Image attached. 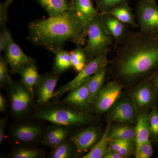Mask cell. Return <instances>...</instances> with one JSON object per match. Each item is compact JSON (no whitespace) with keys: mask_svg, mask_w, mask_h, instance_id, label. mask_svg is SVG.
Here are the masks:
<instances>
[{"mask_svg":"<svg viewBox=\"0 0 158 158\" xmlns=\"http://www.w3.org/2000/svg\"><path fill=\"white\" fill-rule=\"evenodd\" d=\"M104 158H124L117 152L108 148Z\"/></svg>","mask_w":158,"mask_h":158,"instance_id":"obj_38","label":"cell"},{"mask_svg":"<svg viewBox=\"0 0 158 158\" xmlns=\"http://www.w3.org/2000/svg\"><path fill=\"white\" fill-rule=\"evenodd\" d=\"M19 74L22 83L31 93L35 95L34 88L41 76L38 73L35 62L30 63L23 68L19 72Z\"/></svg>","mask_w":158,"mask_h":158,"instance_id":"obj_19","label":"cell"},{"mask_svg":"<svg viewBox=\"0 0 158 158\" xmlns=\"http://www.w3.org/2000/svg\"><path fill=\"white\" fill-rule=\"evenodd\" d=\"M88 80L76 89L69 91L66 97L60 101V102L85 112L92 111L88 88Z\"/></svg>","mask_w":158,"mask_h":158,"instance_id":"obj_15","label":"cell"},{"mask_svg":"<svg viewBox=\"0 0 158 158\" xmlns=\"http://www.w3.org/2000/svg\"><path fill=\"white\" fill-rule=\"evenodd\" d=\"M108 66L113 80L129 90L148 81L158 71V39L130 31Z\"/></svg>","mask_w":158,"mask_h":158,"instance_id":"obj_1","label":"cell"},{"mask_svg":"<svg viewBox=\"0 0 158 158\" xmlns=\"http://www.w3.org/2000/svg\"><path fill=\"white\" fill-rule=\"evenodd\" d=\"M6 58L12 74H19L23 68L34 62V59L27 56L11 37L6 51Z\"/></svg>","mask_w":158,"mask_h":158,"instance_id":"obj_14","label":"cell"},{"mask_svg":"<svg viewBox=\"0 0 158 158\" xmlns=\"http://www.w3.org/2000/svg\"><path fill=\"white\" fill-rule=\"evenodd\" d=\"M9 64L6 58L1 57L0 58V86L1 88L8 86L10 76V69Z\"/></svg>","mask_w":158,"mask_h":158,"instance_id":"obj_32","label":"cell"},{"mask_svg":"<svg viewBox=\"0 0 158 158\" xmlns=\"http://www.w3.org/2000/svg\"><path fill=\"white\" fill-rule=\"evenodd\" d=\"M70 128L71 127L64 126L52 124L48 128L45 132L44 134L41 139V143H43L46 141L56 138L57 136L64 132Z\"/></svg>","mask_w":158,"mask_h":158,"instance_id":"obj_31","label":"cell"},{"mask_svg":"<svg viewBox=\"0 0 158 158\" xmlns=\"http://www.w3.org/2000/svg\"><path fill=\"white\" fill-rule=\"evenodd\" d=\"M8 98L11 114L16 118H22L30 113L35 95L31 93L21 81L11 77L8 82Z\"/></svg>","mask_w":158,"mask_h":158,"instance_id":"obj_5","label":"cell"},{"mask_svg":"<svg viewBox=\"0 0 158 158\" xmlns=\"http://www.w3.org/2000/svg\"><path fill=\"white\" fill-rule=\"evenodd\" d=\"M13 1H14V0H6V2H5L4 3H5L8 7H9V6H10V5H11V3H12Z\"/></svg>","mask_w":158,"mask_h":158,"instance_id":"obj_41","label":"cell"},{"mask_svg":"<svg viewBox=\"0 0 158 158\" xmlns=\"http://www.w3.org/2000/svg\"><path fill=\"white\" fill-rule=\"evenodd\" d=\"M78 156L76 147L69 138L52 149L50 158H73Z\"/></svg>","mask_w":158,"mask_h":158,"instance_id":"obj_25","label":"cell"},{"mask_svg":"<svg viewBox=\"0 0 158 158\" xmlns=\"http://www.w3.org/2000/svg\"><path fill=\"white\" fill-rule=\"evenodd\" d=\"M71 135V128L66 130L65 132L57 136L56 138L51 139L48 141H45L41 143L42 145L47 146L53 149L57 146L64 142L65 140L69 138Z\"/></svg>","mask_w":158,"mask_h":158,"instance_id":"obj_34","label":"cell"},{"mask_svg":"<svg viewBox=\"0 0 158 158\" xmlns=\"http://www.w3.org/2000/svg\"><path fill=\"white\" fill-rule=\"evenodd\" d=\"M76 48L70 52L73 66L74 70L79 73L88 62V58L82 46L76 45Z\"/></svg>","mask_w":158,"mask_h":158,"instance_id":"obj_28","label":"cell"},{"mask_svg":"<svg viewBox=\"0 0 158 158\" xmlns=\"http://www.w3.org/2000/svg\"><path fill=\"white\" fill-rule=\"evenodd\" d=\"M135 16L140 31L152 36L158 34V6L156 0H138Z\"/></svg>","mask_w":158,"mask_h":158,"instance_id":"obj_8","label":"cell"},{"mask_svg":"<svg viewBox=\"0 0 158 158\" xmlns=\"http://www.w3.org/2000/svg\"><path fill=\"white\" fill-rule=\"evenodd\" d=\"M137 113L129 93L125 90L106 113L107 119L112 124L135 125Z\"/></svg>","mask_w":158,"mask_h":158,"instance_id":"obj_7","label":"cell"},{"mask_svg":"<svg viewBox=\"0 0 158 158\" xmlns=\"http://www.w3.org/2000/svg\"><path fill=\"white\" fill-rule=\"evenodd\" d=\"M149 81L153 86L157 93L158 92V71Z\"/></svg>","mask_w":158,"mask_h":158,"instance_id":"obj_40","label":"cell"},{"mask_svg":"<svg viewBox=\"0 0 158 158\" xmlns=\"http://www.w3.org/2000/svg\"><path fill=\"white\" fill-rule=\"evenodd\" d=\"M86 32L87 40L84 49L88 62L110 48L114 43V39L105 28L102 13L88 22Z\"/></svg>","mask_w":158,"mask_h":158,"instance_id":"obj_4","label":"cell"},{"mask_svg":"<svg viewBox=\"0 0 158 158\" xmlns=\"http://www.w3.org/2000/svg\"><path fill=\"white\" fill-rule=\"evenodd\" d=\"M44 156V152L39 148L22 146L12 150L8 157L11 158H40Z\"/></svg>","mask_w":158,"mask_h":158,"instance_id":"obj_27","label":"cell"},{"mask_svg":"<svg viewBox=\"0 0 158 158\" xmlns=\"http://www.w3.org/2000/svg\"><path fill=\"white\" fill-rule=\"evenodd\" d=\"M59 77L53 72L40 76L34 88L37 103L40 106L48 104L52 99Z\"/></svg>","mask_w":158,"mask_h":158,"instance_id":"obj_13","label":"cell"},{"mask_svg":"<svg viewBox=\"0 0 158 158\" xmlns=\"http://www.w3.org/2000/svg\"><path fill=\"white\" fill-rule=\"evenodd\" d=\"M98 10L101 13H107L116 6L123 4H129L130 0H94Z\"/></svg>","mask_w":158,"mask_h":158,"instance_id":"obj_30","label":"cell"},{"mask_svg":"<svg viewBox=\"0 0 158 158\" xmlns=\"http://www.w3.org/2000/svg\"><path fill=\"white\" fill-rule=\"evenodd\" d=\"M110 51L111 48L110 47L89 61L73 80L55 90L52 97V102H60V99L65 93L76 89L85 83L101 69L108 66L110 64V60L108 59V56Z\"/></svg>","mask_w":158,"mask_h":158,"instance_id":"obj_6","label":"cell"},{"mask_svg":"<svg viewBox=\"0 0 158 158\" xmlns=\"http://www.w3.org/2000/svg\"><path fill=\"white\" fill-rule=\"evenodd\" d=\"M9 8L4 3L0 5V25L2 29L6 28Z\"/></svg>","mask_w":158,"mask_h":158,"instance_id":"obj_36","label":"cell"},{"mask_svg":"<svg viewBox=\"0 0 158 158\" xmlns=\"http://www.w3.org/2000/svg\"><path fill=\"white\" fill-rule=\"evenodd\" d=\"M7 100L2 93L0 94V112L4 113L7 108Z\"/></svg>","mask_w":158,"mask_h":158,"instance_id":"obj_39","label":"cell"},{"mask_svg":"<svg viewBox=\"0 0 158 158\" xmlns=\"http://www.w3.org/2000/svg\"><path fill=\"white\" fill-rule=\"evenodd\" d=\"M153 154V150L150 140L144 142L136 148V158H150Z\"/></svg>","mask_w":158,"mask_h":158,"instance_id":"obj_33","label":"cell"},{"mask_svg":"<svg viewBox=\"0 0 158 158\" xmlns=\"http://www.w3.org/2000/svg\"><path fill=\"white\" fill-rule=\"evenodd\" d=\"M150 140L158 141V108L154 106L149 113Z\"/></svg>","mask_w":158,"mask_h":158,"instance_id":"obj_29","label":"cell"},{"mask_svg":"<svg viewBox=\"0 0 158 158\" xmlns=\"http://www.w3.org/2000/svg\"><path fill=\"white\" fill-rule=\"evenodd\" d=\"M31 117L71 128L85 127L94 124L97 121L96 116L90 112L79 110L60 102L40 106L34 111Z\"/></svg>","mask_w":158,"mask_h":158,"instance_id":"obj_3","label":"cell"},{"mask_svg":"<svg viewBox=\"0 0 158 158\" xmlns=\"http://www.w3.org/2000/svg\"><path fill=\"white\" fill-rule=\"evenodd\" d=\"M128 91L132 99L137 113L148 111L155 106L157 93L149 81L144 82Z\"/></svg>","mask_w":158,"mask_h":158,"instance_id":"obj_12","label":"cell"},{"mask_svg":"<svg viewBox=\"0 0 158 158\" xmlns=\"http://www.w3.org/2000/svg\"><path fill=\"white\" fill-rule=\"evenodd\" d=\"M28 28L27 40L54 54L69 41L81 46L87 42L86 26L72 5L63 14L29 23Z\"/></svg>","mask_w":158,"mask_h":158,"instance_id":"obj_2","label":"cell"},{"mask_svg":"<svg viewBox=\"0 0 158 158\" xmlns=\"http://www.w3.org/2000/svg\"><path fill=\"white\" fill-rule=\"evenodd\" d=\"M132 11L129 4H123L114 7L107 13L133 28L139 27L138 23L135 20V15L133 14Z\"/></svg>","mask_w":158,"mask_h":158,"instance_id":"obj_24","label":"cell"},{"mask_svg":"<svg viewBox=\"0 0 158 158\" xmlns=\"http://www.w3.org/2000/svg\"><path fill=\"white\" fill-rule=\"evenodd\" d=\"M112 123L107 121L106 126L101 138L91 149L82 158H104L110 143L109 138V131Z\"/></svg>","mask_w":158,"mask_h":158,"instance_id":"obj_21","label":"cell"},{"mask_svg":"<svg viewBox=\"0 0 158 158\" xmlns=\"http://www.w3.org/2000/svg\"><path fill=\"white\" fill-rule=\"evenodd\" d=\"M148 111H143L137 113L135 124L136 148L150 140V129Z\"/></svg>","mask_w":158,"mask_h":158,"instance_id":"obj_17","label":"cell"},{"mask_svg":"<svg viewBox=\"0 0 158 158\" xmlns=\"http://www.w3.org/2000/svg\"><path fill=\"white\" fill-rule=\"evenodd\" d=\"M103 133L99 126L94 124L77 130L69 139L76 147L78 156L90 151L101 138Z\"/></svg>","mask_w":158,"mask_h":158,"instance_id":"obj_11","label":"cell"},{"mask_svg":"<svg viewBox=\"0 0 158 158\" xmlns=\"http://www.w3.org/2000/svg\"><path fill=\"white\" fill-rule=\"evenodd\" d=\"M102 14L105 28L114 38V47L117 48L130 32V26L109 13Z\"/></svg>","mask_w":158,"mask_h":158,"instance_id":"obj_16","label":"cell"},{"mask_svg":"<svg viewBox=\"0 0 158 158\" xmlns=\"http://www.w3.org/2000/svg\"><path fill=\"white\" fill-rule=\"evenodd\" d=\"M108 73V66L98 71L88 80V88L90 94V101L93 104L100 90L104 85L105 80Z\"/></svg>","mask_w":158,"mask_h":158,"instance_id":"obj_23","label":"cell"},{"mask_svg":"<svg viewBox=\"0 0 158 158\" xmlns=\"http://www.w3.org/2000/svg\"><path fill=\"white\" fill-rule=\"evenodd\" d=\"M43 128L41 126L33 122H24L11 128L9 138L13 143L27 145L36 143L43 136Z\"/></svg>","mask_w":158,"mask_h":158,"instance_id":"obj_10","label":"cell"},{"mask_svg":"<svg viewBox=\"0 0 158 158\" xmlns=\"http://www.w3.org/2000/svg\"><path fill=\"white\" fill-rule=\"evenodd\" d=\"M55 55L53 72L60 75L73 66L70 52L63 49L58 51Z\"/></svg>","mask_w":158,"mask_h":158,"instance_id":"obj_26","label":"cell"},{"mask_svg":"<svg viewBox=\"0 0 158 158\" xmlns=\"http://www.w3.org/2000/svg\"><path fill=\"white\" fill-rule=\"evenodd\" d=\"M135 125L113 123L109 132L110 140H135Z\"/></svg>","mask_w":158,"mask_h":158,"instance_id":"obj_22","label":"cell"},{"mask_svg":"<svg viewBox=\"0 0 158 158\" xmlns=\"http://www.w3.org/2000/svg\"><path fill=\"white\" fill-rule=\"evenodd\" d=\"M72 6L86 26L92 18L101 12L94 7L92 0H72Z\"/></svg>","mask_w":158,"mask_h":158,"instance_id":"obj_18","label":"cell"},{"mask_svg":"<svg viewBox=\"0 0 158 158\" xmlns=\"http://www.w3.org/2000/svg\"><path fill=\"white\" fill-rule=\"evenodd\" d=\"M123 86L113 80L103 85L92 104V111L97 116L107 113L115 102L121 96Z\"/></svg>","mask_w":158,"mask_h":158,"instance_id":"obj_9","label":"cell"},{"mask_svg":"<svg viewBox=\"0 0 158 158\" xmlns=\"http://www.w3.org/2000/svg\"><path fill=\"white\" fill-rule=\"evenodd\" d=\"M8 121V116L2 117L0 120V144H2L5 139V132Z\"/></svg>","mask_w":158,"mask_h":158,"instance_id":"obj_37","label":"cell"},{"mask_svg":"<svg viewBox=\"0 0 158 158\" xmlns=\"http://www.w3.org/2000/svg\"><path fill=\"white\" fill-rule=\"evenodd\" d=\"M47 12L49 17H54L68 11L71 5L68 0H36Z\"/></svg>","mask_w":158,"mask_h":158,"instance_id":"obj_20","label":"cell"},{"mask_svg":"<svg viewBox=\"0 0 158 158\" xmlns=\"http://www.w3.org/2000/svg\"><path fill=\"white\" fill-rule=\"evenodd\" d=\"M12 37L10 31L6 28L2 29L0 35V51L5 52Z\"/></svg>","mask_w":158,"mask_h":158,"instance_id":"obj_35","label":"cell"}]
</instances>
